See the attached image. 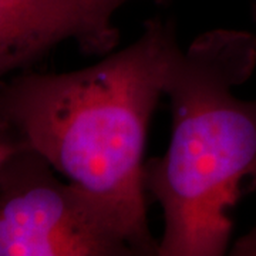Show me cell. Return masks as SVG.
<instances>
[{
	"label": "cell",
	"mask_w": 256,
	"mask_h": 256,
	"mask_svg": "<svg viewBox=\"0 0 256 256\" xmlns=\"http://www.w3.org/2000/svg\"><path fill=\"white\" fill-rule=\"evenodd\" d=\"M178 48L174 23L151 18L130 46L86 68L0 82V136L111 205L144 256H158L160 244L146 216V136Z\"/></svg>",
	"instance_id": "cell-1"
},
{
	"label": "cell",
	"mask_w": 256,
	"mask_h": 256,
	"mask_svg": "<svg viewBox=\"0 0 256 256\" xmlns=\"http://www.w3.org/2000/svg\"><path fill=\"white\" fill-rule=\"evenodd\" d=\"M256 68V34L215 28L176 50L165 96L171 137L146 161L144 186L161 206L158 256H222L232 236L230 210L256 192V100L234 88Z\"/></svg>",
	"instance_id": "cell-2"
},
{
	"label": "cell",
	"mask_w": 256,
	"mask_h": 256,
	"mask_svg": "<svg viewBox=\"0 0 256 256\" xmlns=\"http://www.w3.org/2000/svg\"><path fill=\"white\" fill-rule=\"evenodd\" d=\"M18 146L0 165V256H144L107 202Z\"/></svg>",
	"instance_id": "cell-3"
},
{
	"label": "cell",
	"mask_w": 256,
	"mask_h": 256,
	"mask_svg": "<svg viewBox=\"0 0 256 256\" xmlns=\"http://www.w3.org/2000/svg\"><path fill=\"white\" fill-rule=\"evenodd\" d=\"M132 0H0V82L72 40L82 53L114 52V18Z\"/></svg>",
	"instance_id": "cell-4"
},
{
	"label": "cell",
	"mask_w": 256,
	"mask_h": 256,
	"mask_svg": "<svg viewBox=\"0 0 256 256\" xmlns=\"http://www.w3.org/2000/svg\"><path fill=\"white\" fill-rule=\"evenodd\" d=\"M230 255L256 256V224L244 236L235 240V244L230 248Z\"/></svg>",
	"instance_id": "cell-5"
},
{
	"label": "cell",
	"mask_w": 256,
	"mask_h": 256,
	"mask_svg": "<svg viewBox=\"0 0 256 256\" xmlns=\"http://www.w3.org/2000/svg\"><path fill=\"white\" fill-rule=\"evenodd\" d=\"M18 144H14V142L9 141L8 138L0 136V165L3 164V161H4L14 150H18Z\"/></svg>",
	"instance_id": "cell-6"
},
{
	"label": "cell",
	"mask_w": 256,
	"mask_h": 256,
	"mask_svg": "<svg viewBox=\"0 0 256 256\" xmlns=\"http://www.w3.org/2000/svg\"><path fill=\"white\" fill-rule=\"evenodd\" d=\"M252 14H254V18H255L256 22V0L254 2V6H252Z\"/></svg>",
	"instance_id": "cell-7"
},
{
	"label": "cell",
	"mask_w": 256,
	"mask_h": 256,
	"mask_svg": "<svg viewBox=\"0 0 256 256\" xmlns=\"http://www.w3.org/2000/svg\"><path fill=\"white\" fill-rule=\"evenodd\" d=\"M156 2L158 4H166V3H170L171 0H156Z\"/></svg>",
	"instance_id": "cell-8"
}]
</instances>
